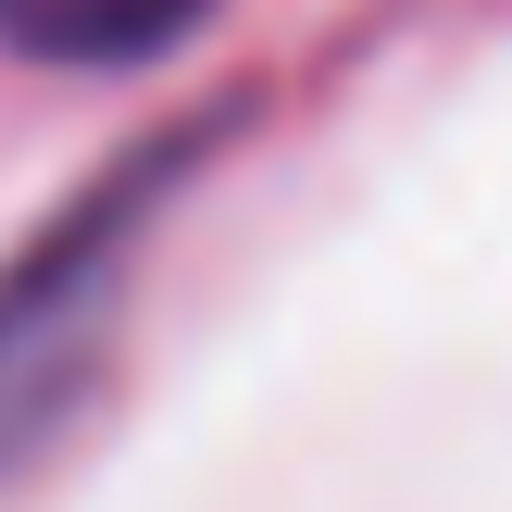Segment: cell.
Instances as JSON below:
<instances>
[{"label": "cell", "mask_w": 512, "mask_h": 512, "mask_svg": "<svg viewBox=\"0 0 512 512\" xmlns=\"http://www.w3.org/2000/svg\"><path fill=\"white\" fill-rule=\"evenodd\" d=\"M163 175L175 163H125L100 200H75L50 238H25L0 263V475H25L75 425V400L100 388V350H113V313H125Z\"/></svg>", "instance_id": "obj_1"}, {"label": "cell", "mask_w": 512, "mask_h": 512, "mask_svg": "<svg viewBox=\"0 0 512 512\" xmlns=\"http://www.w3.org/2000/svg\"><path fill=\"white\" fill-rule=\"evenodd\" d=\"M200 13L213 0H0V50H25V63H150Z\"/></svg>", "instance_id": "obj_2"}]
</instances>
